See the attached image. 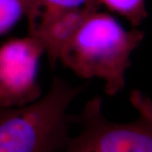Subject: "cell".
Instances as JSON below:
<instances>
[{"instance_id":"obj_1","label":"cell","mask_w":152,"mask_h":152,"mask_svg":"<svg viewBox=\"0 0 152 152\" xmlns=\"http://www.w3.org/2000/svg\"><path fill=\"white\" fill-rule=\"evenodd\" d=\"M144 37L137 27L128 31L111 15L95 11L86 17L58 61L80 78L102 80L105 93L115 96L124 88L131 55Z\"/></svg>"},{"instance_id":"obj_4","label":"cell","mask_w":152,"mask_h":152,"mask_svg":"<svg viewBox=\"0 0 152 152\" xmlns=\"http://www.w3.org/2000/svg\"><path fill=\"white\" fill-rule=\"evenodd\" d=\"M43 53L42 43L29 34L0 47V108L21 107L41 97L37 71Z\"/></svg>"},{"instance_id":"obj_9","label":"cell","mask_w":152,"mask_h":152,"mask_svg":"<svg viewBox=\"0 0 152 152\" xmlns=\"http://www.w3.org/2000/svg\"><path fill=\"white\" fill-rule=\"evenodd\" d=\"M130 102L139 112V116L152 120L151 100L139 90H134L130 94Z\"/></svg>"},{"instance_id":"obj_2","label":"cell","mask_w":152,"mask_h":152,"mask_svg":"<svg viewBox=\"0 0 152 152\" xmlns=\"http://www.w3.org/2000/svg\"><path fill=\"white\" fill-rule=\"evenodd\" d=\"M83 91L54 77L48 93L35 102L0 108V152H59L73 124L67 109Z\"/></svg>"},{"instance_id":"obj_6","label":"cell","mask_w":152,"mask_h":152,"mask_svg":"<svg viewBox=\"0 0 152 152\" xmlns=\"http://www.w3.org/2000/svg\"><path fill=\"white\" fill-rule=\"evenodd\" d=\"M40 11L37 0H0V36L7 33L21 20L36 18Z\"/></svg>"},{"instance_id":"obj_5","label":"cell","mask_w":152,"mask_h":152,"mask_svg":"<svg viewBox=\"0 0 152 152\" xmlns=\"http://www.w3.org/2000/svg\"><path fill=\"white\" fill-rule=\"evenodd\" d=\"M91 9L58 10L41 8L35 19L28 21V34L39 40L47 53L49 65L54 68L60 53L86 19Z\"/></svg>"},{"instance_id":"obj_8","label":"cell","mask_w":152,"mask_h":152,"mask_svg":"<svg viewBox=\"0 0 152 152\" xmlns=\"http://www.w3.org/2000/svg\"><path fill=\"white\" fill-rule=\"evenodd\" d=\"M41 8L58 10L91 9L100 10L101 6L96 0H37Z\"/></svg>"},{"instance_id":"obj_3","label":"cell","mask_w":152,"mask_h":152,"mask_svg":"<svg viewBox=\"0 0 152 152\" xmlns=\"http://www.w3.org/2000/svg\"><path fill=\"white\" fill-rule=\"evenodd\" d=\"M80 127L59 152H152V120L139 118L129 123H114L102 113L99 96L88 101L81 113L72 115Z\"/></svg>"},{"instance_id":"obj_7","label":"cell","mask_w":152,"mask_h":152,"mask_svg":"<svg viewBox=\"0 0 152 152\" xmlns=\"http://www.w3.org/2000/svg\"><path fill=\"white\" fill-rule=\"evenodd\" d=\"M99 5H103L125 18L133 27H138L148 16L145 0H96Z\"/></svg>"}]
</instances>
